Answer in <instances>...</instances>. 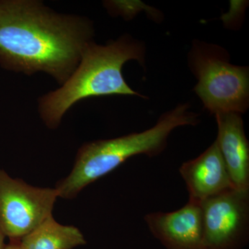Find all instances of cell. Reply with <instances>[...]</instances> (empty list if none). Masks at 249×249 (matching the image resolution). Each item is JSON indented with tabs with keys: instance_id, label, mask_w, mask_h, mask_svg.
Instances as JSON below:
<instances>
[{
	"instance_id": "obj_1",
	"label": "cell",
	"mask_w": 249,
	"mask_h": 249,
	"mask_svg": "<svg viewBox=\"0 0 249 249\" xmlns=\"http://www.w3.org/2000/svg\"><path fill=\"white\" fill-rule=\"evenodd\" d=\"M89 19L61 14L34 0H0V65L32 75L48 73L63 84L92 42Z\"/></svg>"
},
{
	"instance_id": "obj_2",
	"label": "cell",
	"mask_w": 249,
	"mask_h": 249,
	"mask_svg": "<svg viewBox=\"0 0 249 249\" xmlns=\"http://www.w3.org/2000/svg\"><path fill=\"white\" fill-rule=\"evenodd\" d=\"M144 58L145 47L129 36L106 45L89 42L70 78L58 89L39 99V112L46 125L56 128L71 106L85 98L114 94L143 98L127 84L122 68L131 60L143 64Z\"/></svg>"
},
{
	"instance_id": "obj_3",
	"label": "cell",
	"mask_w": 249,
	"mask_h": 249,
	"mask_svg": "<svg viewBox=\"0 0 249 249\" xmlns=\"http://www.w3.org/2000/svg\"><path fill=\"white\" fill-rule=\"evenodd\" d=\"M199 114L190 111L188 104H179L143 132L86 142L78 150L71 173L55 186L59 197H76L85 187L110 173L134 156L153 157L160 155L174 129L181 126H196L199 124Z\"/></svg>"
},
{
	"instance_id": "obj_4",
	"label": "cell",
	"mask_w": 249,
	"mask_h": 249,
	"mask_svg": "<svg viewBox=\"0 0 249 249\" xmlns=\"http://www.w3.org/2000/svg\"><path fill=\"white\" fill-rule=\"evenodd\" d=\"M227 52L217 46L196 42L189 63L198 82L195 91L211 114H242L249 104L248 67L229 62Z\"/></svg>"
},
{
	"instance_id": "obj_5",
	"label": "cell",
	"mask_w": 249,
	"mask_h": 249,
	"mask_svg": "<svg viewBox=\"0 0 249 249\" xmlns=\"http://www.w3.org/2000/svg\"><path fill=\"white\" fill-rule=\"evenodd\" d=\"M59 197L55 188H39L0 170V230L19 241L52 216Z\"/></svg>"
},
{
	"instance_id": "obj_6",
	"label": "cell",
	"mask_w": 249,
	"mask_h": 249,
	"mask_svg": "<svg viewBox=\"0 0 249 249\" xmlns=\"http://www.w3.org/2000/svg\"><path fill=\"white\" fill-rule=\"evenodd\" d=\"M204 249H241L249 240V190L231 189L201 203Z\"/></svg>"
},
{
	"instance_id": "obj_7",
	"label": "cell",
	"mask_w": 249,
	"mask_h": 249,
	"mask_svg": "<svg viewBox=\"0 0 249 249\" xmlns=\"http://www.w3.org/2000/svg\"><path fill=\"white\" fill-rule=\"evenodd\" d=\"M144 220L165 249H204L201 203L189 200L173 212L146 214Z\"/></svg>"
},
{
	"instance_id": "obj_8",
	"label": "cell",
	"mask_w": 249,
	"mask_h": 249,
	"mask_svg": "<svg viewBox=\"0 0 249 249\" xmlns=\"http://www.w3.org/2000/svg\"><path fill=\"white\" fill-rule=\"evenodd\" d=\"M189 193V200L201 203L234 188L217 142L179 168Z\"/></svg>"
},
{
	"instance_id": "obj_9",
	"label": "cell",
	"mask_w": 249,
	"mask_h": 249,
	"mask_svg": "<svg viewBox=\"0 0 249 249\" xmlns=\"http://www.w3.org/2000/svg\"><path fill=\"white\" fill-rule=\"evenodd\" d=\"M217 142L235 189L249 190V144L238 113L216 114Z\"/></svg>"
},
{
	"instance_id": "obj_10",
	"label": "cell",
	"mask_w": 249,
	"mask_h": 249,
	"mask_svg": "<svg viewBox=\"0 0 249 249\" xmlns=\"http://www.w3.org/2000/svg\"><path fill=\"white\" fill-rule=\"evenodd\" d=\"M22 249H73L86 244L78 228L62 225L51 216L19 240Z\"/></svg>"
},
{
	"instance_id": "obj_11",
	"label": "cell",
	"mask_w": 249,
	"mask_h": 249,
	"mask_svg": "<svg viewBox=\"0 0 249 249\" xmlns=\"http://www.w3.org/2000/svg\"><path fill=\"white\" fill-rule=\"evenodd\" d=\"M3 249H22L19 245V241H10L8 245H5Z\"/></svg>"
},
{
	"instance_id": "obj_12",
	"label": "cell",
	"mask_w": 249,
	"mask_h": 249,
	"mask_svg": "<svg viewBox=\"0 0 249 249\" xmlns=\"http://www.w3.org/2000/svg\"><path fill=\"white\" fill-rule=\"evenodd\" d=\"M4 237L5 236L4 234H3V232L0 230V249H4L5 246Z\"/></svg>"
}]
</instances>
